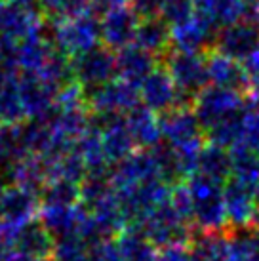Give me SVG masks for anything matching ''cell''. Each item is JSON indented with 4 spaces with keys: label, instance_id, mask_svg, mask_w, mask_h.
Segmentation results:
<instances>
[{
    "label": "cell",
    "instance_id": "cell-35",
    "mask_svg": "<svg viewBox=\"0 0 259 261\" xmlns=\"http://www.w3.org/2000/svg\"><path fill=\"white\" fill-rule=\"evenodd\" d=\"M238 145H244L252 151L259 152V99H250L244 111V128L242 139Z\"/></svg>",
    "mask_w": 259,
    "mask_h": 261
},
{
    "label": "cell",
    "instance_id": "cell-49",
    "mask_svg": "<svg viewBox=\"0 0 259 261\" xmlns=\"http://www.w3.org/2000/svg\"><path fill=\"white\" fill-rule=\"evenodd\" d=\"M0 128H2V126H0Z\"/></svg>",
    "mask_w": 259,
    "mask_h": 261
},
{
    "label": "cell",
    "instance_id": "cell-37",
    "mask_svg": "<svg viewBox=\"0 0 259 261\" xmlns=\"http://www.w3.org/2000/svg\"><path fill=\"white\" fill-rule=\"evenodd\" d=\"M196 14L194 0H162V19L170 27L187 21Z\"/></svg>",
    "mask_w": 259,
    "mask_h": 261
},
{
    "label": "cell",
    "instance_id": "cell-25",
    "mask_svg": "<svg viewBox=\"0 0 259 261\" xmlns=\"http://www.w3.org/2000/svg\"><path fill=\"white\" fill-rule=\"evenodd\" d=\"M196 174L208 177L212 181H217L225 185L227 181L232 179V159H230V151L223 149L219 145H204L198 156V168Z\"/></svg>",
    "mask_w": 259,
    "mask_h": 261
},
{
    "label": "cell",
    "instance_id": "cell-20",
    "mask_svg": "<svg viewBox=\"0 0 259 261\" xmlns=\"http://www.w3.org/2000/svg\"><path fill=\"white\" fill-rule=\"evenodd\" d=\"M154 69H157V58L149 51L141 50L136 44L116 51V76L128 84L139 88Z\"/></svg>",
    "mask_w": 259,
    "mask_h": 261
},
{
    "label": "cell",
    "instance_id": "cell-23",
    "mask_svg": "<svg viewBox=\"0 0 259 261\" xmlns=\"http://www.w3.org/2000/svg\"><path fill=\"white\" fill-rule=\"evenodd\" d=\"M54 242L56 240L48 232V229L40 221L35 219V221H31V223L23 225V227L17 229L12 254H23V255H33V257H46V259H50Z\"/></svg>",
    "mask_w": 259,
    "mask_h": 261
},
{
    "label": "cell",
    "instance_id": "cell-16",
    "mask_svg": "<svg viewBox=\"0 0 259 261\" xmlns=\"http://www.w3.org/2000/svg\"><path fill=\"white\" fill-rule=\"evenodd\" d=\"M42 202L35 191L25 189L21 185L6 187L0 196V223L23 227V225L35 221L40 214Z\"/></svg>",
    "mask_w": 259,
    "mask_h": 261
},
{
    "label": "cell",
    "instance_id": "cell-38",
    "mask_svg": "<svg viewBox=\"0 0 259 261\" xmlns=\"http://www.w3.org/2000/svg\"><path fill=\"white\" fill-rule=\"evenodd\" d=\"M170 206H172V210L175 212L183 221L193 219V198H191L187 183H175V185H172Z\"/></svg>",
    "mask_w": 259,
    "mask_h": 261
},
{
    "label": "cell",
    "instance_id": "cell-39",
    "mask_svg": "<svg viewBox=\"0 0 259 261\" xmlns=\"http://www.w3.org/2000/svg\"><path fill=\"white\" fill-rule=\"evenodd\" d=\"M128 6L141 21L162 17V0H130Z\"/></svg>",
    "mask_w": 259,
    "mask_h": 261
},
{
    "label": "cell",
    "instance_id": "cell-6",
    "mask_svg": "<svg viewBox=\"0 0 259 261\" xmlns=\"http://www.w3.org/2000/svg\"><path fill=\"white\" fill-rule=\"evenodd\" d=\"M86 92V90H84ZM88 109L94 115H111L122 116L141 105L139 88L128 84L120 79L111 80L105 86L86 92Z\"/></svg>",
    "mask_w": 259,
    "mask_h": 261
},
{
    "label": "cell",
    "instance_id": "cell-43",
    "mask_svg": "<svg viewBox=\"0 0 259 261\" xmlns=\"http://www.w3.org/2000/svg\"><path fill=\"white\" fill-rule=\"evenodd\" d=\"M8 261H50L46 257H33V255H23V254H12Z\"/></svg>",
    "mask_w": 259,
    "mask_h": 261
},
{
    "label": "cell",
    "instance_id": "cell-2",
    "mask_svg": "<svg viewBox=\"0 0 259 261\" xmlns=\"http://www.w3.org/2000/svg\"><path fill=\"white\" fill-rule=\"evenodd\" d=\"M187 187L193 198L194 229L202 232H227L229 219L223 196L225 185L194 174L189 177Z\"/></svg>",
    "mask_w": 259,
    "mask_h": 261
},
{
    "label": "cell",
    "instance_id": "cell-28",
    "mask_svg": "<svg viewBox=\"0 0 259 261\" xmlns=\"http://www.w3.org/2000/svg\"><path fill=\"white\" fill-rule=\"evenodd\" d=\"M116 244L124 255V261H159V252L141 232L128 227L116 239Z\"/></svg>",
    "mask_w": 259,
    "mask_h": 261
},
{
    "label": "cell",
    "instance_id": "cell-9",
    "mask_svg": "<svg viewBox=\"0 0 259 261\" xmlns=\"http://www.w3.org/2000/svg\"><path fill=\"white\" fill-rule=\"evenodd\" d=\"M44 31H46L44 17L35 8L0 0V38L19 44Z\"/></svg>",
    "mask_w": 259,
    "mask_h": 261
},
{
    "label": "cell",
    "instance_id": "cell-46",
    "mask_svg": "<svg viewBox=\"0 0 259 261\" xmlns=\"http://www.w3.org/2000/svg\"><path fill=\"white\" fill-rule=\"evenodd\" d=\"M6 2H12V4H19V6H29V8H33V4H35L36 0H6Z\"/></svg>",
    "mask_w": 259,
    "mask_h": 261
},
{
    "label": "cell",
    "instance_id": "cell-31",
    "mask_svg": "<svg viewBox=\"0 0 259 261\" xmlns=\"http://www.w3.org/2000/svg\"><path fill=\"white\" fill-rule=\"evenodd\" d=\"M229 248L232 261H259V229H230Z\"/></svg>",
    "mask_w": 259,
    "mask_h": 261
},
{
    "label": "cell",
    "instance_id": "cell-42",
    "mask_svg": "<svg viewBox=\"0 0 259 261\" xmlns=\"http://www.w3.org/2000/svg\"><path fill=\"white\" fill-rule=\"evenodd\" d=\"M130 0H90V10L94 12L95 15H107L109 12H113V10H118V8L122 6H128Z\"/></svg>",
    "mask_w": 259,
    "mask_h": 261
},
{
    "label": "cell",
    "instance_id": "cell-47",
    "mask_svg": "<svg viewBox=\"0 0 259 261\" xmlns=\"http://www.w3.org/2000/svg\"><path fill=\"white\" fill-rule=\"evenodd\" d=\"M8 257H10V254H6V252L0 248V261H8Z\"/></svg>",
    "mask_w": 259,
    "mask_h": 261
},
{
    "label": "cell",
    "instance_id": "cell-45",
    "mask_svg": "<svg viewBox=\"0 0 259 261\" xmlns=\"http://www.w3.org/2000/svg\"><path fill=\"white\" fill-rule=\"evenodd\" d=\"M6 174H4V170H2V168H0V196H2V193H4V191H6Z\"/></svg>",
    "mask_w": 259,
    "mask_h": 261
},
{
    "label": "cell",
    "instance_id": "cell-1",
    "mask_svg": "<svg viewBox=\"0 0 259 261\" xmlns=\"http://www.w3.org/2000/svg\"><path fill=\"white\" fill-rule=\"evenodd\" d=\"M48 29L54 48L71 59L101 46V19L90 8L71 17L51 21Z\"/></svg>",
    "mask_w": 259,
    "mask_h": 261
},
{
    "label": "cell",
    "instance_id": "cell-41",
    "mask_svg": "<svg viewBox=\"0 0 259 261\" xmlns=\"http://www.w3.org/2000/svg\"><path fill=\"white\" fill-rule=\"evenodd\" d=\"M159 261H191L189 244H172L159 250Z\"/></svg>",
    "mask_w": 259,
    "mask_h": 261
},
{
    "label": "cell",
    "instance_id": "cell-5",
    "mask_svg": "<svg viewBox=\"0 0 259 261\" xmlns=\"http://www.w3.org/2000/svg\"><path fill=\"white\" fill-rule=\"evenodd\" d=\"M246 103L248 101L240 92L208 86L196 95V99L193 103V111L200 122L202 130L208 132L225 118L242 113L246 109Z\"/></svg>",
    "mask_w": 259,
    "mask_h": 261
},
{
    "label": "cell",
    "instance_id": "cell-19",
    "mask_svg": "<svg viewBox=\"0 0 259 261\" xmlns=\"http://www.w3.org/2000/svg\"><path fill=\"white\" fill-rule=\"evenodd\" d=\"M40 223L48 229L54 239L79 234L82 221L86 219L88 210L82 204L76 206H48L42 204L40 208Z\"/></svg>",
    "mask_w": 259,
    "mask_h": 261
},
{
    "label": "cell",
    "instance_id": "cell-27",
    "mask_svg": "<svg viewBox=\"0 0 259 261\" xmlns=\"http://www.w3.org/2000/svg\"><path fill=\"white\" fill-rule=\"evenodd\" d=\"M136 46L141 50L157 56H166L172 50V27L159 17V19H149V21L139 23L136 37Z\"/></svg>",
    "mask_w": 259,
    "mask_h": 261
},
{
    "label": "cell",
    "instance_id": "cell-40",
    "mask_svg": "<svg viewBox=\"0 0 259 261\" xmlns=\"http://www.w3.org/2000/svg\"><path fill=\"white\" fill-rule=\"evenodd\" d=\"M90 261H124V255L116 240H101L99 244L92 246V255Z\"/></svg>",
    "mask_w": 259,
    "mask_h": 261
},
{
    "label": "cell",
    "instance_id": "cell-22",
    "mask_svg": "<svg viewBox=\"0 0 259 261\" xmlns=\"http://www.w3.org/2000/svg\"><path fill=\"white\" fill-rule=\"evenodd\" d=\"M124 118H126V126H128L134 141H136V145L141 147L143 151H151V149H154L157 145L162 143L159 116L154 115L152 111L139 105Z\"/></svg>",
    "mask_w": 259,
    "mask_h": 261
},
{
    "label": "cell",
    "instance_id": "cell-18",
    "mask_svg": "<svg viewBox=\"0 0 259 261\" xmlns=\"http://www.w3.org/2000/svg\"><path fill=\"white\" fill-rule=\"evenodd\" d=\"M19 94H21L25 118H48L56 109L59 90L44 82L36 74H19Z\"/></svg>",
    "mask_w": 259,
    "mask_h": 261
},
{
    "label": "cell",
    "instance_id": "cell-21",
    "mask_svg": "<svg viewBox=\"0 0 259 261\" xmlns=\"http://www.w3.org/2000/svg\"><path fill=\"white\" fill-rule=\"evenodd\" d=\"M206 63H208L210 86L235 90V92H240V94L250 88L248 74H246L242 63L225 58V56L217 54V51L206 56Z\"/></svg>",
    "mask_w": 259,
    "mask_h": 261
},
{
    "label": "cell",
    "instance_id": "cell-24",
    "mask_svg": "<svg viewBox=\"0 0 259 261\" xmlns=\"http://www.w3.org/2000/svg\"><path fill=\"white\" fill-rule=\"evenodd\" d=\"M191 261H232L229 248V231L202 232L194 229L191 239Z\"/></svg>",
    "mask_w": 259,
    "mask_h": 261
},
{
    "label": "cell",
    "instance_id": "cell-33",
    "mask_svg": "<svg viewBox=\"0 0 259 261\" xmlns=\"http://www.w3.org/2000/svg\"><path fill=\"white\" fill-rule=\"evenodd\" d=\"M42 204L48 206H76L80 204V183H72L67 179H54L44 185Z\"/></svg>",
    "mask_w": 259,
    "mask_h": 261
},
{
    "label": "cell",
    "instance_id": "cell-44",
    "mask_svg": "<svg viewBox=\"0 0 259 261\" xmlns=\"http://www.w3.org/2000/svg\"><path fill=\"white\" fill-rule=\"evenodd\" d=\"M248 19H250V21H253L259 27V6L250 8V15H248Z\"/></svg>",
    "mask_w": 259,
    "mask_h": 261
},
{
    "label": "cell",
    "instance_id": "cell-36",
    "mask_svg": "<svg viewBox=\"0 0 259 261\" xmlns=\"http://www.w3.org/2000/svg\"><path fill=\"white\" fill-rule=\"evenodd\" d=\"M38 2L42 6L44 14L51 17V21L71 17L90 8V0H38Z\"/></svg>",
    "mask_w": 259,
    "mask_h": 261
},
{
    "label": "cell",
    "instance_id": "cell-11",
    "mask_svg": "<svg viewBox=\"0 0 259 261\" xmlns=\"http://www.w3.org/2000/svg\"><path fill=\"white\" fill-rule=\"evenodd\" d=\"M139 97L141 105L152 111L154 115H164L168 111L177 109V107H187L181 92L177 90L175 82L172 80L170 73L164 67H157L139 86Z\"/></svg>",
    "mask_w": 259,
    "mask_h": 261
},
{
    "label": "cell",
    "instance_id": "cell-30",
    "mask_svg": "<svg viewBox=\"0 0 259 261\" xmlns=\"http://www.w3.org/2000/svg\"><path fill=\"white\" fill-rule=\"evenodd\" d=\"M76 152L80 154L82 162L86 164L88 172H99V170H107V156L103 151V141H101V134L95 126H90V130L76 141Z\"/></svg>",
    "mask_w": 259,
    "mask_h": 261
},
{
    "label": "cell",
    "instance_id": "cell-4",
    "mask_svg": "<svg viewBox=\"0 0 259 261\" xmlns=\"http://www.w3.org/2000/svg\"><path fill=\"white\" fill-rule=\"evenodd\" d=\"M164 59V69L170 73L177 90L181 92L185 105L193 107L196 95L200 94L204 88L210 86L206 56L170 50Z\"/></svg>",
    "mask_w": 259,
    "mask_h": 261
},
{
    "label": "cell",
    "instance_id": "cell-26",
    "mask_svg": "<svg viewBox=\"0 0 259 261\" xmlns=\"http://www.w3.org/2000/svg\"><path fill=\"white\" fill-rule=\"evenodd\" d=\"M21 94H19V74L0 73V126H14L23 122Z\"/></svg>",
    "mask_w": 259,
    "mask_h": 261
},
{
    "label": "cell",
    "instance_id": "cell-15",
    "mask_svg": "<svg viewBox=\"0 0 259 261\" xmlns=\"http://www.w3.org/2000/svg\"><path fill=\"white\" fill-rule=\"evenodd\" d=\"M225 208L230 229L255 227L259 219V198L252 189L240 179H230L223 187Z\"/></svg>",
    "mask_w": 259,
    "mask_h": 261
},
{
    "label": "cell",
    "instance_id": "cell-3",
    "mask_svg": "<svg viewBox=\"0 0 259 261\" xmlns=\"http://www.w3.org/2000/svg\"><path fill=\"white\" fill-rule=\"evenodd\" d=\"M134 227L151 242L154 248H166L172 244H189L193 239V227L172 210L170 202L159 206L154 210L147 212L143 218H139Z\"/></svg>",
    "mask_w": 259,
    "mask_h": 261
},
{
    "label": "cell",
    "instance_id": "cell-32",
    "mask_svg": "<svg viewBox=\"0 0 259 261\" xmlns=\"http://www.w3.org/2000/svg\"><path fill=\"white\" fill-rule=\"evenodd\" d=\"M250 4L246 0H212L208 19L216 23L217 29H223L235 23L248 19Z\"/></svg>",
    "mask_w": 259,
    "mask_h": 261
},
{
    "label": "cell",
    "instance_id": "cell-10",
    "mask_svg": "<svg viewBox=\"0 0 259 261\" xmlns=\"http://www.w3.org/2000/svg\"><path fill=\"white\" fill-rule=\"evenodd\" d=\"M217 27L214 21L200 14H194L187 21L172 27V50L183 54H208L216 46Z\"/></svg>",
    "mask_w": 259,
    "mask_h": 261
},
{
    "label": "cell",
    "instance_id": "cell-29",
    "mask_svg": "<svg viewBox=\"0 0 259 261\" xmlns=\"http://www.w3.org/2000/svg\"><path fill=\"white\" fill-rule=\"evenodd\" d=\"M111 193H115L113 181H111V172L107 170L88 172L86 177L80 183V204L86 210H92L95 204H99Z\"/></svg>",
    "mask_w": 259,
    "mask_h": 261
},
{
    "label": "cell",
    "instance_id": "cell-13",
    "mask_svg": "<svg viewBox=\"0 0 259 261\" xmlns=\"http://www.w3.org/2000/svg\"><path fill=\"white\" fill-rule=\"evenodd\" d=\"M216 51L225 58L244 63L259 51V27L250 19L217 31Z\"/></svg>",
    "mask_w": 259,
    "mask_h": 261
},
{
    "label": "cell",
    "instance_id": "cell-17",
    "mask_svg": "<svg viewBox=\"0 0 259 261\" xmlns=\"http://www.w3.org/2000/svg\"><path fill=\"white\" fill-rule=\"evenodd\" d=\"M101 19V42L107 46L109 50L120 51L136 44L137 29L141 19L134 14L130 6H122L118 10L109 12Z\"/></svg>",
    "mask_w": 259,
    "mask_h": 261
},
{
    "label": "cell",
    "instance_id": "cell-48",
    "mask_svg": "<svg viewBox=\"0 0 259 261\" xmlns=\"http://www.w3.org/2000/svg\"><path fill=\"white\" fill-rule=\"evenodd\" d=\"M248 4H250V8H255V6H259V0H246Z\"/></svg>",
    "mask_w": 259,
    "mask_h": 261
},
{
    "label": "cell",
    "instance_id": "cell-12",
    "mask_svg": "<svg viewBox=\"0 0 259 261\" xmlns=\"http://www.w3.org/2000/svg\"><path fill=\"white\" fill-rule=\"evenodd\" d=\"M160 134L166 145L173 149L191 145H204L202 141V130L198 118L191 107H177L159 116Z\"/></svg>",
    "mask_w": 259,
    "mask_h": 261
},
{
    "label": "cell",
    "instance_id": "cell-34",
    "mask_svg": "<svg viewBox=\"0 0 259 261\" xmlns=\"http://www.w3.org/2000/svg\"><path fill=\"white\" fill-rule=\"evenodd\" d=\"M92 246L79 234L56 239L51 248L50 261H90Z\"/></svg>",
    "mask_w": 259,
    "mask_h": 261
},
{
    "label": "cell",
    "instance_id": "cell-8",
    "mask_svg": "<svg viewBox=\"0 0 259 261\" xmlns=\"http://www.w3.org/2000/svg\"><path fill=\"white\" fill-rule=\"evenodd\" d=\"M111 181L115 193H122L128 189H136L141 185H149L154 181H162L157 159L151 151H136L128 159L118 162L111 170Z\"/></svg>",
    "mask_w": 259,
    "mask_h": 261
},
{
    "label": "cell",
    "instance_id": "cell-7",
    "mask_svg": "<svg viewBox=\"0 0 259 261\" xmlns=\"http://www.w3.org/2000/svg\"><path fill=\"white\" fill-rule=\"evenodd\" d=\"M74 82L84 90H95L105 86L116 76V54L107 46H97L94 50L72 59Z\"/></svg>",
    "mask_w": 259,
    "mask_h": 261
},
{
    "label": "cell",
    "instance_id": "cell-14",
    "mask_svg": "<svg viewBox=\"0 0 259 261\" xmlns=\"http://www.w3.org/2000/svg\"><path fill=\"white\" fill-rule=\"evenodd\" d=\"M92 126H95L101 134L103 151L107 156V162L116 166L134 154L136 141L130 134L124 116H111V115H92Z\"/></svg>",
    "mask_w": 259,
    "mask_h": 261
}]
</instances>
